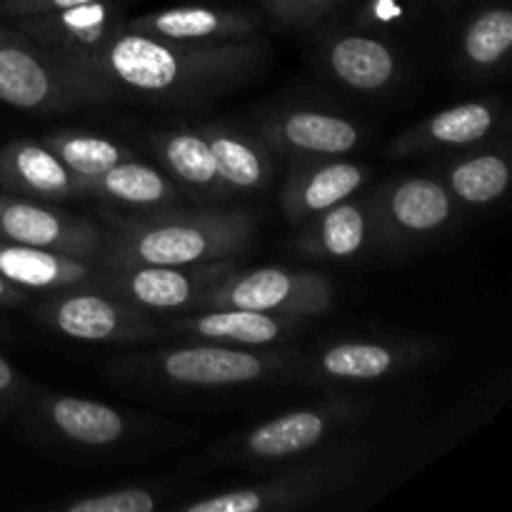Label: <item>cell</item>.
<instances>
[{
	"label": "cell",
	"instance_id": "obj_1",
	"mask_svg": "<svg viewBox=\"0 0 512 512\" xmlns=\"http://www.w3.org/2000/svg\"><path fill=\"white\" fill-rule=\"evenodd\" d=\"M263 40L180 43L135 33L123 23L95 53L55 58L90 105L128 98L165 108H198L248 83L265 63Z\"/></svg>",
	"mask_w": 512,
	"mask_h": 512
},
{
	"label": "cell",
	"instance_id": "obj_2",
	"mask_svg": "<svg viewBox=\"0 0 512 512\" xmlns=\"http://www.w3.org/2000/svg\"><path fill=\"white\" fill-rule=\"evenodd\" d=\"M108 245L100 268L133 265H198L238 258L258 235V213L245 208L148 210L135 215H105Z\"/></svg>",
	"mask_w": 512,
	"mask_h": 512
},
{
	"label": "cell",
	"instance_id": "obj_3",
	"mask_svg": "<svg viewBox=\"0 0 512 512\" xmlns=\"http://www.w3.org/2000/svg\"><path fill=\"white\" fill-rule=\"evenodd\" d=\"M110 373L128 385L168 393H225L270 383L308 380V358L288 348H243V345L195 340L183 348H163L130 355L110 365Z\"/></svg>",
	"mask_w": 512,
	"mask_h": 512
},
{
	"label": "cell",
	"instance_id": "obj_4",
	"mask_svg": "<svg viewBox=\"0 0 512 512\" xmlns=\"http://www.w3.org/2000/svg\"><path fill=\"white\" fill-rule=\"evenodd\" d=\"M20 413L25 428L40 443L88 458H110L158 435V423L153 420L58 390H35Z\"/></svg>",
	"mask_w": 512,
	"mask_h": 512
},
{
	"label": "cell",
	"instance_id": "obj_5",
	"mask_svg": "<svg viewBox=\"0 0 512 512\" xmlns=\"http://www.w3.org/2000/svg\"><path fill=\"white\" fill-rule=\"evenodd\" d=\"M370 448L358 440L325 448L318 458L298 460L273 478L218 490L203 498L170 505L178 512H280L313 505L343 490L368 460Z\"/></svg>",
	"mask_w": 512,
	"mask_h": 512
},
{
	"label": "cell",
	"instance_id": "obj_6",
	"mask_svg": "<svg viewBox=\"0 0 512 512\" xmlns=\"http://www.w3.org/2000/svg\"><path fill=\"white\" fill-rule=\"evenodd\" d=\"M365 405L353 398H328L263 420L238 435H230L208 453L213 465H278L313 453L338 430L358 423Z\"/></svg>",
	"mask_w": 512,
	"mask_h": 512
},
{
	"label": "cell",
	"instance_id": "obj_7",
	"mask_svg": "<svg viewBox=\"0 0 512 512\" xmlns=\"http://www.w3.org/2000/svg\"><path fill=\"white\" fill-rule=\"evenodd\" d=\"M333 305L335 283L325 273L268 265V268L230 270L200 298L193 310L243 308L310 320L325 315Z\"/></svg>",
	"mask_w": 512,
	"mask_h": 512
},
{
	"label": "cell",
	"instance_id": "obj_8",
	"mask_svg": "<svg viewBox=\"0 0 512 512\" xmlns=\"http://www.w3.org/2000/svg\"><path fill=\"white\" fill-rule=\"evenodd\" d=\"M33 313L35 320L53 333L83 343L135 345L163 335V325L155 320V313L88 283L45 293V300L35 305Z\"/></svg>",
	"mask_w": 512,
	"mask_h": 512
},
{
	"label": "cell",
	"instance_id": "obj_9",
	"mask_svg": "<svg viewBox=\"0 0 512 512\" xmlns=\"http://www.w3.org/2000/svg\"><path fill=\"white\" fill-rule=\"evenodd\" d=\"M370 210L375 220V245L388 253L440 238L463 213L438 175L390 180L370 198Z\"/></svg>",
	"mask_w": 512,
	"mask_h": 512
},
{
	"label": "cell",
	"instance_id": "obj_10",
	"mask_svg": "<svg viewBox=\"0 0 512 512\" xmlns=\"http://www.w3.org/2000/svg\"><path fill=\"white\" fill-rule=\"evenodd\" d=\"M0 103L30 115H63L90 105L65 65L13 25H0Z\"/></svg>",
	"mask_w": 512,
	"mask_h": 512
},
{
	"label": "cell",
	"instance_id": "obj_11",
	"mask_svg": "<svg viewBox=\"0 0 512 512\" xmlns=\"http://www.w3.org/2000/svg\"><path fill=\"white\" fill-rule=\"evenodd\" d=\"M235 258L198 265H133L100 270L88 285L148 313H188L215 283L235 270Z\"/></svg>",
	"mask_w": 512,
	"mask_h": 512
},
{
	"label": "cell",
	"instance_id": "obj_12",
	"mask_svg": "<svg viewBox=\"0 0 512 512\" xmlns=\"http://www.w3.org/2000/svg\"><path fill=\"white\" fill-rule=\"evenodd\" d=\"M438 353L430 338L335 340L308 358V380L318 385H365L418 368Z\"/></svg>",
	"mask_w": 512,
	"mask_h": 512
},
{
	"label": "cell",
	"instance_id": "obj_13",
	"mask_svg": "<svg viewBox=\"0 0 512 512\" xmlns=\"http://www.w3.org/2000/svg\"><path fill=\"white\" fill-rule=\"evenodd\" d=\"M255 133L275 155H283L293 163L343 158L358 150L365 140V130L358 120L315 105H285L268 110L255 123Z\"/></svg>",
	"mask_w": 512,
	"mask_h": 512
},
{
	"label": "cell",
	"instance_id": "obj_14",
	"mask_svg": "<svg viewBox=\"0 0 512 512\" xmlns=\"http://www.w3.org/2000/svg\"><path fill=\"white\" fill-rule=\"evenodd\" d=\"M0 240L100 263L108 245V230L43 200L0 193Z\"/></svg>",
	"mask_w": 512,
	"mask_h": 512
},
{
	"label": "cell",
	"instance_id": "obj_15",
	"mask_svg": "<svg viewBox=\"0 0 512 512\" xmlns=\"http://www.w3.org/2000/svg\"><path fill=\"white\" fill-rule=\"evenodd\" d=\"M505 125V105L498 98L465 100L438 110L403 130L388 145L390 158H413L428 153H463L488 145Z\"/></svg>",
	"mask_w": 512,
	"mask_h": 512
},
{
	"label": "cell",
	"instance_id": "obj_16",
	"mask_svg": "<svg viewBox=\"0 0 512 512\" xmlns=\"http://www.w3.org/2000/svg\"><path fill=\"white\" fill-rule=\"evenodd\" d=\"M325 73L343 88L363 95H380L403 78V58L383 35L368 28L328 30L320 43Z\"/></svg>",
	"mask_w": 512,
	"mask_h": 512
},
{
	"label": "cell",
	"instance_id": "obj_17",
	"mask_svg": "<svg viewBox=\"0 0 512 512\" xmlns=\"http://www.w3.org/2000/svg\"><path fill=\"white\" fill-rule=\"evenodd\" d=\"M123 20V0H95V3L53 10V13L28 15L10 23L25 38L58 58H80V55L95 53Z\"/></svg>",
	"mask_w": 512,
	"mask_h": 512
},
{
	"label": "cell",
	"instance_id": "obj_18",
	"mask_svg": "<svg viewBox=\"0 0 512 512\" xmlns=\"http://www.w3.org/2000/svg\"><path fill=\"white\" fill-rule=\"evenodd\" d=\"M123 28L180 43H238L258 38L263 20L248 8L220 5H173L150 13L125 15Z\"/></svg>",
	"mask_w": 512,
	"mask_h": 512
},
{
	"label": "cell",
	"instance_id": "obj_19",
	"mask_svg": "<svg viewBox=\"0 0 512 512\" xmlns=\"http://www.w3.org/2000/svg\"><path fill=\"white\" fill-rule=\"evenodd\" d=\"M308 318L260 313L243 308H203L180 313L163 325V333L180 335L205 343L243 345V348H273L300 335Z\"/></svg>",
	"mask_w": 512,
	"mask_h": 512
},
{
	"label": "cell",
	"instance_id": "obj_20",
	"mask_svg": "<svg viewBox=\"0 0 512 512\" xmlns=\"http://www.w3.org/2000/svg\"><path fill=\"white\" fill-rule=\"evenodd\" d=\"M370 178L365 165L343 158L298 160L280 190V208L288 225L298 228L313 215L353 198Z\"/></svg>",
	"mask_w": 512,
	"mask_h": 512
},
{
	"label": "cell",
	"instance_id": "obj_21",
	"mask_svg": "<svg viewBox=\"0 0 512 512\" xmlns=\"http://www.w3.org/2000/svg\"><path fill=\"white\" fill-rule=\"evenodd\" d=\"M0 190L43 203L85 198L80 180L43 140L35 138L10 140L0 148Z\"/></svg>",
	"mask_w": 512,
	"mask_h": 512
},
{
	"label": "cell",
	"instance_id": "obj_22",
	"mask_svg": "<svg viewBox=\"0 0 512 512\" xmlns=\"http://www.w3.org/2000/svg\"><path fill=\"white\" fill-rule=\"evenodd\" d=\"M375 245L370 198H348L298 225L293 250L313 260H353Z\"/></svg>",
	"mask_w": 512,
	"mask_h": 512
},
{
	"label": "cell",
	"instance_id": "obj_23",
	"mask_svg": "<svg viewBox=\"0 0 512 512\" xmlns=\"http://www.w3.org/2000/svg\"><path fill=\"white\" fill-rule=\"evenodd\" d=\"M148 140L160 168L180 190L193 195L200 203L210 205H223L233 200V195L220 180L213 153L200 135L198 125L153 130Z\"/></svg>",
	"mask_w": 512,
	"mask_h": 512
},
{
	"label": "cell",
	"instance_id": "obj_24",
	"mask_svg": "<svg viewBox=\"0 0 512 512\" xmlns=\"http://www.w3.org/2000/svg\"><path fill=\"white\" fill-rule=\"evenodd\" d=\"M198 130L213 153L220 180L233 198L268 188L275 175V153L255 130L218 120L198 125Z\"/></svg>",
	"mask_w": 512,
	"mask_h": 512
},
{
	"label": "cell",
	"instance_id": "obj_25",
	"mask_svg": "<svg viewBox=\"0 0 512 512\" xmlns=\"http://www.w3.org/2000/svg\"><path fill=\"white\" fill-rule=\"evenodd\" d=\"M95 260L0 240V275L25 293H55L85 285L100 273Z\"/></svg>",
	"mask_w": 512,
	"mask_h": 512
},
{
	"label": "cell",
	"instance_id": "obj_26",
	"mask_svg": "<svg viewBox=\"0 0 512 512\" xmlns=\"http://www.w3.org/2000/svg\"><path fill=\"white\" fill-rule=\"evenodd\" d=\"M438 178L460 208H490L508 195L512 180L510 153L505 145L463 150V155L440 165Z\"/></svg>",
	"mask_w": 512,
	"mask_h": 512
},
{
	"label": "cell",
	"instance_id": "obj_27",
	"mask_svg": "<svg viewBox=\"0 0 512 512\" xmlns=\"http://www.w3.org/2000/svg\"><path fill=\"white\" fill-rule=\"evenodd\" d=\"M180 195L183 190L165 175L163 168L143 163L135 155L108 168L88 185V198L120 205L135 213L173 208Z\"/></svg>",
	"mask_w": 512,
	"mask_h": 512
},
{
	"label": "cell",
	"instance_id": "obj_28",
	"mask_svg": "<svg viewBox=\"0 0 512 512\" xmlns=\"http://www.w3.org/2000/svg\"><path fill=\"white\" fill-rule=\"evenodd\" d=\"M512 50V10L488 5L460 30V65L473 78H493L508 65Z\"/></svg>",
	"mask_w": 512,
	"mask_h": 512
},
{
	"label": "cell",
	"instance_id": "obj_29",
	"mask_svg": "<svg viewBox=\"0 0 512 512\" xmlns=\"http://www.w3.org/2000/svg\"><path fill=\"white\" fill-rule=\"evenodd\" d=\"M40 140H43V143L63 160L65 168L80 180V185H83L85 190V198H88V185L93 183L98 175H103L108 168H113V165L123 163V160L135 155L133 150L125 148L118 140L90 133V130L63 128L53 130V133H45Z\"/></svg>",
	"mask_w": 512,
	"mask_h": 512
},
{
	"label": "cell",
	"instance_id": "obj_30",
	"mask_svg": "<svg viewBox=\"0 0 512 512\" xmlns=\"http://www.w3.org/2000/svg\"><path fill=\"white\" fill-rule=\"evenodd\" d=\"M175 485L170 480H153V483H125L110 488L88 490L73 498L55 500L45 505L58 512H155L170 508Z\"/></svg>",
	"mask_w": 512,
	"mask_h": 512
},
{
	"label": "cell",
	"instance_id": "obj_31",
	"mask_svg": "<svg viewBox=\"0 0 512 512\" xmlns=\"http://www.w3.org/2000/svg\"><path fill=\"white\" fill-rule=\"evenodd\" d=\"M260 5L288 28H318L335 13L340 0H260Z\"/></svg>",
	"mask_w": 512,
	"mask_h": 512
},
{
	"label": "cell",
	"instance_id": "obj_32",
	"mask_svg": "<svg viewBox=\"0 0 512 512\" xmlns=\"http://www.w3.org/2000/svg\"><path fill=\"white\" fill-rule=\"evenodd\" d=\"M35 390L38 388L13 363H8L0 355V418L23 410L25 403L33 398Z\"/></svg>",
	"mask_w": 512,
	"mask_h": 512
},
{
	"label": "cell",
	"instance_id": "obj_33",
	"mask_svg": "<svg viewBox=\"0 0 512 512\" xmlns=\"http://www.w3.org/2000/svg\"><path fill=\"white\" fill-rule=\"evenodd\" d=\"M403 18L405 8L400 5V0H365L358 15V25L368 30L393 28V25H398Z\"/></svg>",
	"mask_w": 512,
	"mask_h": 512
},
{
	"label": "cell",
	"instance_id": "obj_34",
	"mask_svg": "<svg viewBox=\"0 0 512 512\" xmlns=\"http://www.w3.org/2000/svg\"><path fill=\"white\" fill-rule=\"evenodd\" d=\"M95 3V0H0V20H18L28 15L53 13V10L75 8V5Z\"/></svg>",
	"mask_w": 512,
	"mask_h": 512
},
{
	"label": "cell",
	"instance_id": "obj_35",
	"mask_svg": "<svg viewBox=\"0 0 512 512\" xmlns=\"http://www.w3.org/2000/svg\"><path fill=\"white\" fill-rule=\"evenodd\" d=\"M25 300H28V293L0 275V308H20L25 305Z\"/></svg>",
	"mask_w": 512,
	"mask_h": 512
},
{
	"label": "cell",
	"instance_id": "obj_36",
	"mask_svg": "<svg viewBox=\"0 0 512 512\" xmlns=\"http://www.w3.org/2000/svg\"><path fill=\"white\" fill-rule=\"evenodd\" d=\"M438 3L443 5V8H450V5H455V3H458V0H438Z\"/></svg>",
	"mask_w": 512,
	"mask_h": 512
}]
</instances>
